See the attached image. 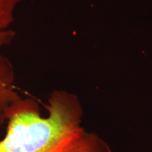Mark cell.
<instances>
[{
    "mask_svg": "<svg viewBox=\"0 0 152 152\" xmlns=\"http://www.w3.org/2000/svg\"><path fill=\"white\" fill-rule=\"evenodd\" d=\"M16 35L11 28L0 30V127L7 123L13 105L22 97L16 90L15 72L10 60L3 54Z\"/></svg>",
    "mask_w": 152,
    "mask_h": 152,
    "instance_id": "cell-2",
    "label": "cell"
},
{
    "mask_svg": "<svg viewBox=\"0 0 152 152\" xmlns=\"http://www.w3.org/2000/svg\"><path fill=\"white\" fill-rule=\"evenodd\" d=\"M47 116L31 98H21L9 112L0 152H112L98 134L81 125L83 115L75 94L54 90L47 104Z\"/></svg>",
    "mask_w": 152,
    "mask_h": 152,
    "instance_id": "cell-1",
    "label": "cell"
},
{
    "mask_svg": "<svg viewBox=\"0 0 152 152\" xmlns=\"http://www.w3.org/2000/svg\"><path fill=\"white\" fill-rule=\"evenodd\" d=\"M21 0H0V30L11 28Z\"/></svg>",
    "mask_w": 152,
    "mask_h": 152,
    "instance_id": "cell-3",
    "label": "cell"
}]
</instances>
